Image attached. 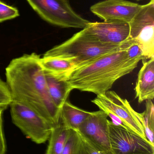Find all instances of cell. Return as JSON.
<instances>
[{
    "mask_svg": "<svg viewBox=\"0 0 154 154\" xmlns=\"http://www.w3.org/2000/svg\"><path fill=\"white\" fill-rule=\"evenodd\" d=\"M40 61L44 70L57 75L62 76L74 68L71 62L64 59L43 57Z\"/></svg>",
    "mask_w": 154,
    "mask_h": 154,
    "instance_id": "16",
    "label": "cell"
},
{
    "mask_svg": "<svg viewBox=\"0 0 154 154\" xmlns=\"http://www.w3.org/2000/svg\"><path fill=\"white\" fill-rule=\"evenodd\" d=\"M82 31L88 37L98 42L120 45L129 38L130 25L127 23L90 22Z\"/></svg>",
    "mask_w": 154,
    "mask_h": 154,
    "instance_id": "11",
    "label": "cell"
},
{
    "mask_svg": "<svg viewBox=\"0 0 154 154\" xmlns=\"http://www.w3.org/2000/svg\"><path fill=\"white\" fill-rule=\"evenodd\" d=\"M80 154H109L105 152L99 151L93 147L83 137L80 135Z\"/></svg>",
    "mask_w": 154,
    "mask_h": 154,
    "instance_id": "22",
    "label": "cell"
},
{
    "mask_svg": "<svg viewBox=\"0 0 154 154\" xmlns=\"http://www.w3.org/2000/svg\"><path fill=\"white\" fill-rule=\"evenodd\" d=\"M19 15V11L17 8L0 1V22L14 19Z\"/></svg>",
    "mask_w": 154,
    "mask_h": 154,
    "instance_id": "20",
    "label": "cell"
},
{
    "mask_svg": "<svg viewBox=\"0 0 154 154\" xmlns=\"http://www.w3.org/2000/svg\"><path fill=\"white\" fill-rule=\"evenodd\" d=\"M142 5L125 0H105L92 5V13L104 21L129 23Z\"/></svg>",
    "mask_w": 154,
    "mask_h": 154,
    "instance_id": "10",
    "label": "cell"
},
{
    "mask_svg": "<svg viewBox=\"0 0 154 154\" xmlns=\"http://www.w3.org/2000/svg\"><path fill=\"white\" fill-rule=\"evenodd\" d=\"M91 102L105 112L112 123L125 127L147 139L140 113L133 109L127 100L122 98L115 91H108L97 95Z\"/></svg>",
    "mask_w": 154,
    "mask_h": 154,
    "instance_id": "4",
    "label": "cell"
},
{
    "mask_svg": "<svg viewBox=\"0 0 154 154\" xmlns=\"http://www.w3.org/2000/svg\"><path fill=\"white\" fill-rule=\"evenodd\" d=\"M44 72L50 96L55 106L61 109L73 89L63 77L44 69Z\"/></svg>",
    "mask_w": 154,
    "mask_h": 154,
    "instance_id": "13",
    "label": "cell"
},
{
    "mask_svg": "<svg viewBox=\"0 0 154 154\" xmlns=\"http://www.w3.org/2000/svg\"><path fill=\"white\" fill-rule=\"evenodd\" d=\"M123 46L124 49L130 58L140 60H144L143 51L140 46L130 38L123 42Z\"/></svg>",
    "mask_w": 154,
    "mask_h": 154,
    "instance_id": "19",
    "label": "cell"
},
{
    "mask_svg": "<svg viewBox=\"0 0 154 154\" xmlns=\"http://www.w3.org/2000/svg\"><path fill=\"white\" fill-rule=\"evenodd\" d=\"M27 1L42 20L58 27L83 29L90 22L75 12L69 0Z\"/></svg>",
    "mask_w": 154,
    "mask_h": 154,
    "instance_id": "5",
    "label": "cell"
},
{
    "mask_svg": "<svg viewBox=\"0 0 154 154\" xmlns=\"http://www.w3.org/2000/svg\"><path fill=\"white\" fill-rule=\"evenodd\" d=\"M112 154H154V145L125 127L108 121Z\"/></svg>",
    "mask_w": 154,
    "mask_h": 154,
    "instance_id": "8",
    "label": "cell"
},
{
    "mask_svg": "<svg viewBox=\"0 0 154 154\" xmlns=\"http://www.w3.org/2000/svg\"><path fill=\"white\" fill-rule=\"evenodd\" d=\"M129 23V38L140 46L144 60L154 58V0L142 5Z\"/></svg>",
    "mask_w": 154,
    "mask_h": 154,
    "instance_id": "7",
    "label": "cell"
},
{
    "mask_svg": "<svg viewBox=\"0 0 154 154\" xmlns=\"http://www.w3.org/2000/svg\"><path fill=\"white\" fill-rule=\"evenodd\" d=\"M80 138L76 130L71 129L70 134L61 154H80Z\"/></svg>",
    "mask_w": 154,
    "mask_h": 154,
    "instance_id": "18",
    "label": "cell"
},
{
    "mask_svg": "<svg viewBox=\"0 0 154 154\" xmlns=\"http://www.w3.org/2000/svg\"><path fill=\"white\" fill-rule=\"evenodd\" d=\"M71 129L65 126L60 120L52 129L49 144L45 154H61L70 134Z\"/></svg>",
    "mask_w": 154,
    "mask_h": 154,
    "instance_id": "15",
    "label": "cell"
},
{
    "mask_svg": "<svg viewBox=\"0 0 154 154\" xmlns=\"http://www.w3.org/2000/svg\"><path fill=\"white\" fill-rule=\"evenodd\" d=\"M143 61L135 89L136 98L140 103L154 98V58Z\"/></svg>",
    "mask_w": 154,
    "mask_h": 154,
    "instance_id": "12",
    "label": "cell"
},
{
    "mask_svg": "<svg viewBox=\"0 0 154 154\" xmlns=\"http://www.w3.org/2000/svg\"><path fill=\"white\" fill-rule=\"evenodd\" d=\"M12 121L32 141L37 144L49 140L53 126L33 109L12 101L10 106Z\"/></svg>",
    "mask_w": 154,
    "mask_h": 154,
    "instance_id": "6",
    "label": "cell"
},
{
    "mask_svg": "<svg viewBox=\"0 0 154 154\" xmlns=\"http://www.w3.org/2000/svg\"><path fill=\"white\" fill-rule=\"evenodd\" d=\"M4 109L0 108V154H5L6 144L2 128V115Z\"/></svg>",
    "mask_w": 154,
    "mask_h": 154,
    "instance_id": "23",
    "label": "cell"
},
{
    "mask_svg": "<svg viewBox=\"0 0 154 154\" xmlns=\"http://www.w3.org/2000/svg\"><path fill=\"white\" fill-rule=\"evenodd\" d=\"M140 61L130 58L124 49L121 50L74 68L61 76L72 89L101 95L118 79L132 72Z\"/></svg>",
    "mask_w": 154,
    "mask_h": 154,
    "instance_id": "2",
    "label": "cell"
},
{
    "mask_svg": "<svg viewBox=\"0 0 154 154\" xmlns=\"http://www.w3.org/2000/svg\"><path fill=\"white\" fill-rule=\"evenodd\" d=\"M123 49L122 44L111 45L98 42L88 37L81 30L47 51L43 57L67 60L72 63L74 68Z\"/></svg>",
    "mask_w": 154,
    "mask_h": 154,
    "instance_id": "3",
    "label": "cell"
},
{
    "mask_svg": "<svg viewBox=\"0 0 154 154\" xmlns=\"http://www.w3.org/2000/svg\"><path fill=\"white\" fill-rule=\"evenodd\" d=\"M40 58L32 53L13 59L5 69L6 83L12 101L33 109L53 127L59 122L61 109L49 94Z\"/></svg>",
    "mask_w": 154,
    "mask_h": 154,
    "instance_id": "1",
    "label": "cell"
},
{
    "mask_svg": "<svg viewBox=\"0 0 154 154\" xmlns=\"http://www.w3.org/2000/svg\"><path fill=\"white\" fill-rule=\"evenodd\" d=\"M145 111L140 113L141 120L144 128L147 140L154 144V106L152 100H146Z\"/></svg>",
    "mask_w": 154,
    "mask_h": 154,
    "instance_id": "17",
    "label": "cell"
},
{
    "mask_svg": "<svg viewBox=\"0 0 154 154\" xmlns=\"http://www.w3.org/2000/svg\"><path fill=\"white\" fill-rule=\"evenodd\" d=\"M135 1H137V2H139V1H143V0H135Z\"/></svg>",
    "mask_w": 154,
    "mask_h": 154,
    "instance_id": "24",
    "label": "cell"
},
{
    "mask_svg": "<svg viewBox=\"0 0 154 154\" xmlns=\"http://www.w3.org/2000/svg\"><path fill=\"white\" fill-rule=\"evenodd\" d=\"M91 112L76 106L68 99L61 109L60 120L68 128L77 131Z\"/></svg>",
    "mask_w": 154,
    "mask_h": 154,
    "instance_id": "14",
    "label": "cell"
},
{
    "mask_svg": "<svg viewBox=\"0 0 154 154\" xmlns=\"http://www.w3.org/2000/svg\"><path fill=\"white\" fill-rule=\"evenodd\" d=\"M12 101L11 96L7 84L0 78V108L5 110Z\"/></svg>",
    "mask_w": 154,
    "mask_h": 154,
    "instance_id": "21",
    "label": "cell"
},
{
    "mask_svg": "<svg viewBox=\"0 0 154 154\" xmlns=\"http://www.w3.org/2000/svg\"><path fill=\"white\" fill-rule=\"evenodd\" d=\"M108 117L101 110L92 112L80 125L77 132L99 151L112 154Z\"/></svg>",
    "mask_w": 154,
    "mask_h": 154,
    "instance_id": "9",
    "label": "cell"
}]
</instances>
